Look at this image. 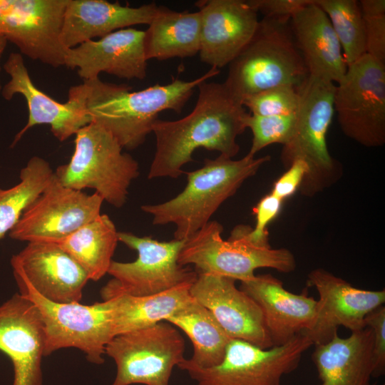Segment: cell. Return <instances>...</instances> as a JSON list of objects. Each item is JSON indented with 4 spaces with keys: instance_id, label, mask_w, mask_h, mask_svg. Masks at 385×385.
Wrapping results in <instances>:
<instances>
[{
    "instance_id": "1",
    "label": "cell",
    "mask_w": 385,
    "mask_h": 385,
    "mask_svg": "<svg viewBox=\"0 0 385 385\" xmlns=\"http://www.w3.org/2000/svg\"><path fill=\"white\" fill-rule=\"evenodd\" d=\"M197 88V99L188 115L176 120L158 119L153 123L156 149L149 179L178 178L200 148L230 158L239 153L236 140L246 129L248 114L242 103L224 83L206 81Z\"/></svg>"
},
{
    "instance_id": "2",
    "label": "cell",
    "mask_w": 385,
    "mask_h": 385,
    "mask_svg": "<svg viewBox=\"0 0 385 385\" xmlns=\"http://www.w3.org/2000/svg\"><path fill=\"white\" fill-rule=\"evenodd\" d=\"M220 69L211 67L192 81L173 78L165 85L156 83L138 91L125 84L104 82L99 78L76 85L91 122L108 130L123 149L141 145L152 132L160 113L172 110L180 113L195 88L217 76Z\"/></svg>"
},
{
    "instance_id": "3",
    "label": "cell",
    "mask_w": 385,
    "mask_h": 385,
    "mask_svg": "<svg viewBox=\"0 0 385 385\" xmlns=\"http://www.w3.org/2000/svg\"><path fill=\"white\" fill-rule=\"evenodd\" d=\"M270 160V155L255 158L248 153L239 160L221 155L206 158L202 167L185 173L187 185L180 194L162 203L142 205L141 210L153 217L155 225L175 224L174 239L186 240Z\"/></svg>"
},
{
    "instance_id": "4",
    "label": "cell",
    "mask_w": 385,
    "mask_h": 385,
    "mask_svg": "<svg viewBox=\"0 0 385 385\" xmlns=\"http://www.w3.org/2000/svg\"><path fill=\"white\" fill-rule=\"evenodd\" d=\"M336 84L308 75L297 87L299 105L289 141L282 145L280 160L287 169L293 162L306 163L308 172L299 191L312 197L330 188L342 176L341 164L333 158L327 143L334 109Z\"/></svg>"
},
{
    "instance_id": "5",
    "label": "cell",
    "mask_w": 385,
    "mask_h": 385,
    "mask_svg": "<svg viewBox=\"0 0 385 385\" xmlns=\"http://www.w3.org/2000/svg\"><path fill=\"white\" fill-rule=\"evenodd\" d=\"M289 21L263 17L252 38L228 65L223 83L241 103L274 87H297L308 76Z\"/></svg>"
},
{
    "instance_id": "6",
    "label": "cell",
    "mask_w": 385,
    "mask_h": 385,
    "mask_svg": "<svg viewBox=\"0 0 385 385\" xmlns=\"http://www.w3.org/2000/svg\"><path fill=\"white\" fill-rule=\"evenodd\" d=\"M74 151L67 164L54 171L66 187L93 189L110 205H125L131 182L139 175L138 162L104 128L91 122L75 134Z\"/></svg>"
},
{
    "instance_id": "7",
    "label": "cell",
    "mask_w": 385,
    "mask_h": 385,
    "mask_svg": "<svg viewBox=\"0 0 385 385\" xmlns=\"http://www.w3.org/2000/svg\"><path fill=\"white\" fill-rule=\"evenodd\" d=\"M247 226H236L228 240H224L222 225L210 220L185 241L178 262L182 266L193 265L197 273L217 274L240 282L252 279L255 271L260 268L282 273L294 271L297 262L289 250L251 244L245 237Z\"/></svg>"
},
{
    "instance_id": "8",
    "label": "cell",
    "mask_w": 385,
    "mask_h": 385,
    "mask_svg": "<svg viewBox=\"0 0 385 385\" xmlns=\"http://www.w3.org/2000/svg\"><path fill=\"white\" fill-rule=\"evenodd\" d=\"M20 294L38 309L45 333L44 356L63 348L82 351L90 362L102 364L108 342L114 337L111 300L91 305L56 303L39 294L23 277L14 274Z\"/></svg>"
},
{
    "instance_id": "9",
    "label": "cell",
    "mask_w": 385,
    "mask_h": 385,
    "mask_svg": "<svg viewBox=\"0 0 385 385\" xmlns=\"http://www.w3.org/2000/svg\"><path fill=\"white\" fill-rule=\"evenodd\" d=\"M118 238L135 250L138 257L130 262L112 261L108 274L113 278L101 289L103 300L122 294L153 295L196 279V272L178 262L185 240L160 242L127 232H118Z\"/></svg>"
},
{
    "instance_id": "10",
    "label": "cell",
    "mask_w": 385,
    "mask_h": 385,
    "mask_svg": "<svg viewBox=\"0 0 385 385\" xmlns=\"http://www.w3.org/2000/svg\"><path fill=\"white\" fill-rule=\"evenodd\" d=\"M334 109L343 133L366 148L385 143V64L365 53L337 83Z\"/></svg>"
},
{
    "instance_id": "11",
    "label": "cell",
    "mask_w": 385,
    "mask_h": 385,
    "mask_svg": "<svg viewBox=\"0 0 385 385\" xmlns=\"http://www.w3.org/2000/svg\"><path fill=\"white\" fill-rule=\"evenodd\" d=\"M184 351L183 337L166 321L116 335L105 349L116 365L111 385H169L173 368L185 359Z\"/></svg>"
},
{
    "instance_id": "12",
    "label": "cell",
    "mask_w": 385,
    "mask_h": 385,
    "mask_svg": "<svg viewBox=\"0 0 385 385\" xmlns=\"http://www.w3.org/2000/svg\"><path fill=\"white\" fill-rule=\"evenodd\" d=\"M312 345L303 334L269 349L232 339L217 366L183 371L197 381L195 385H282V376L298 367L303 354Z\"/></svg>"
},
{
    "instance_id": "13",
    "label": "cell",
    "mask_w": 385,
    "mask_h": 385,
    "mask_svg": "<svg viewBox=\"0 0 385 385\" xmlns=\"http://www.w3.org/2000/svg\"><path fill=\"white\" fill-rule=\"evenodd\" d=\"M103 198L62 185L55 175L9 232L14 240L58 244L101 215Z\"/></svg>"
},
{
    "instance_id": "14",
    "label": "cell",
    "mask_w": 385,
    "mask_h": 385,
    "mask_svg": "<svg viewBox=\"0 0 385 385\" xmlns=\"http://www.w3.org/2000/svg\"><path fill=\"white\" fill-rule=\"evenodd\" d=\"M67 1L0 0V36L32 60L64 66L60 36Z\"/></svg>"
},
{
    "instance_id": "15",
    "label": "cell",
    "mask_w": 385,
    "mask_h": 385,
    "mask_svg": "<svg viewBox=\"0 0 385 385\" xmlns=\"http://www.w3.org/2000/svg\"><path fill=\"white\" fill-rule=\"evenodd\" d=\"M307 282L319 294L313 323L302 333L313 345L330 341L341 326L351 332L365 328V317L385 302L384 289L356 288L323 268L312 270Z\"/></svg>"
},
{
    "instance_id": "16",
    "label": "cell",
    "mask_w": 385,
    "mask_h": 385,
    "mask_svg": "<svg viewBox=\"0 0 385 385\" xmlns=\"http://www.w3.org/2000/svg\"><path fill=\"white\" fill-rule=\"evenodd\" d=\"M3 68L10 76V80L3 86L1 96L11 101L16 94L23 96L29 111L28 121L16 135L11 147L35 125H49L53 135L58 140L64 141L91 123L86 112L83 99L76 86L69 88L68 101L62 103L34 85L21 53H11Z\"/></svg>"
},
{
    "instance_id": "17",
    "label": "cell",
    "mask_w": 385,
    "mask_h": 385,
    "mask_svg": "<svg viewBox=\"0 0 385 385\" xmlns=\"http://www.w3.org/2000/svg\"><path fill=\"white\" fill-rule=\"evenodd\" d=\"M197 274L190 289L191 296L212 313L232 339L262 349L273 346L260 306L236 287V280L217 274Z\"/></svg>"
},
{
    "instance_id": "18",
    "label": "cell",
    "mask_w": 385,
    "mask_h": 385,
    "mask_svg": "<svg viewBox=\"0 0 385 385\" xmlns=\"http://www.w3.org/2000/svg\"><path fill=\"white\" fill-rule=\"evenodd\" d=\"M43 324L36 306L20 294L0 305V351L11 360L13 385H43Z\"/></svg>"
},
{
    "instance_id": "19",
    "label": "cell",
    "mask_w": 385,
    "mask_h": 385,
    "mask_svg": "<svg viewBox=\"0 0 385 385\" xmlns=\"http://www.w3.org/2000/svg\"><path fill=\"white\" fill-rule=\"evenodd\" d=\"M195 4L201 19V61L218 69L228 66L253 36L260 21L257 11L244 0H201Z\"/></svg>"
},
{
    "instance_id": "20",
    "label": "cell",
    "mask_w": 385,
    "mask_h": 385,
    "mask_svg": "<svg viewBox=\"0 0 385 385\" xmlns=\"http://www.w3.org/2000/svg\"><path fill=\"white\" fill-rule=\"evenodd\" d=\"M11 265L14 274L25 278L39 294L56 303L79 302L89 280L57 243L28 242L12 256Z\"/></svg>"
},
{
    "instance_id": "21",
    "label": "cell",
    "mask_w": 385,
    "mask_h": 385,
    "mask_svg": "<svg viewBox=\"0 0 385 385\" xmlns=\"http://www.w3.org/2000/svg\"><path fill=\"white\" fill-rule=\"evenodd\" d=\"M144 31L125 28L98 40H90L66 48L64 66L77 68L83 81L99 78L106 73L120 78L142 80L147 75Z\"/></svg>"
},
{
    "instance_id": "22",
    "label": "cell",
    "mask_w": 385,
    "mask_h": 385,
    "mask_svg": "<svg viewBox=\"0 0 385 385\" xmlns=\"http://www.w3.org/2000/svg\"><path fill=\"white\" fill-rule=\"evenodd\" d=\"M240 289L260 306L273 346L286 344L313 323L317 300L308 295L307 289L300 294L292 293L270 274L241 282Z\"/></svg>"
},
{
    "instance_id": "23",
    "label": "cell",
    "mask_w": 385,
    "mask_h": 385,
    "mask_svg": "<svg viewBox=\"0 0 385 385\" xmlns=\"http://www.w3.org/2000/svg\"><path fill=\"white\" fill-rule=\"evenodd\" d=\"M158 8L151 2L138 7L105 0H68L61 31L65 48L138 24L149 25Z\"/></svg>"
},
{
    "instance_id": "24",
    "label": "cell",
    "mask_w": 385,
    "mask_h": 385,
    "mask_svg": "<svg viewBox=\"0 0 385 385\" xmlns=\"http://www.w3.org/2000/svg\"><path fill=\"white\" fill-rule=\"evenodd\" d=\"M289 23L308 75L337 83L347 65L327 14L312 0L292 16Z\"/></svg>"
},
{
    "instance_id": "25",
    "label": "cell",
    "mask_w": 385,
    "mask_h": 385,
    "mask_svg": "<svg viewBox=\"0 0 385 385\" xmlns=\"http://www.w3.org/2000/svg\"><path fill=\"white\" fill-rule=\"evenodd\" d=\"M371 328L351 332L347 338L338 333L327 343L314 345L312 359L321 385H370L374 363Z\"/></svg>"
},
{
    "instance_id": "26",
    "label": "cell",
    "mask_w": 385,
    "mask_h": 385,
    "mask_svg": "<svg viewBox=\"0 0 385 385\" xmlns=\"http://www.w3.org/2000/svg\"><path fill=\"white\" fill-rule=\"evenodd\" d=\"M201 19L200 12H178L158 6L144 31V51L147 61H165L192 57L199 53Z\"/></svg>"
},
{
    "instance_id": "27",
    "label": "cell",
    "mask_w": 385,
    "mask_h": 385,
    "mask_svg": "<svg viewBox=\"0 0 385 385\" xmlns=\"http://www.w3.org/2000/svg\"><path fill=\"white\" fill-rule=\"evenodd\" d=\"M166 322L184 332L193 346L192 357L179 364V369H208L222 362L232 338L212 313L194 298Z\"/></svg>"
},
{
    "instance_id": "28",
    "label": "cell",
    "mask_w": 385,
    "mask_h": 385,
    "mask_svg": "<svg viewBox=\"0 0 385 385\" xmlns=\"http://www.w3.org/2000/svg\"><path fill=\"white\" fill-rule=\"evenodd\" d=\"M191 285L181 284L149 296L122 294L109 299L113 336L166 321L193 299L190 292Z\"/></svg>"
},
{
    "instance_id": "29",
    "label": "cell",
    "mask_w": 385,
    "mask_h": 385,
    "mask_svg": "<svg viewBox=\"0 0 385 385\" xmlns=\"http://www.w3.org/2000/svg\"><path fill=\"white\" fill-rule=\"evenodd\" d=\"M118 231L106 214H101L58 245L85 271L89 280L108 273L118 241Z\"/></svg>"
},
{
    "instance_id": "30",
    "label": "cell",
    "mask_w": 385,
    "mask_h": 385,
    "mask_svg": "<svg viewBox=\"0 0 385 385\" xmlns=\"http://www.w3.org/2000/svg\"><path fill=\"white\" fill-rule=\"evenodd\" d=\"M54 175L50 163L34 156L20 171V182L0 188V239L16 225L23 212L46 188Z\"/></svg>"
},
{
    "instance_id": "31",
    "label": "cell",
    "mask_w": 385,
    "mask_h": 385,
    "mask_svg": "<svg viewBox=\"0 0 385 385\" xmlns=\"http://www.w3.org/2000/svg\"><path fill=\"white\" fill-rule=\"evenodd\" d=\"M328 16L346 65L366 53L364 19L356 0H314Z\"/></svg>"
},
{
    "instance_id": "32",
    "label": "cell",
    "mask_w": 385,
    "mask_h": 385,
    "mask_svg": "<svg viewBox=\"0 0 385 385\" xmlns=\"http://www.w3.org/2000/svg\"><path fill=\"white\" fill-rule=\"evenodd\" d=\"M295 114L262 116L248 113L245 126L252 133V141L247 153L255 156L260 150L272 144H287L294 133Z\"/></svg>"
},
{
    "instance_id": "33",
    "label": "cell",
    "mask_w": 385,
    "mask_h": 385,
    "mask_svg": "<svg viewBox=\"0 0 385 385\" xmlns=\"http://www.w3.org/2000/svg\"><path fill=\"white\" fill-rule=\"evenodd\" d=\"M242 103L252 115H292L298 108L299 94L297 87L280 86L250 96L245 98Z\"/></svg>"
},
{
    "instance_id": "34",
    "label": "cell",
    "mask_w": 385,
    "mask_h": 385,
    "mask_svg": "<svg viewBox=\"0 0 385 385\" xmlns=\"http://www.w3.org/2000/svg\"><path fill=\"white\" fill-rule=\"evenodd\" d=\"M282 200L272 194L266 195L253 207L256 217L254 228L247 226L245 237L252 245L257 247H270L267 226L280 212Z\"/></svg>"
},
{
    "instance_id": "35",
    "label": "cell",
    "mask_w": 385,
    "mask_h": 385,
    "mask_svg": "<svg viewBox=\"0 0 385 385\" xmlns=\"http://www.w3.org/2000/svg\"><path fill=\"white\" fill-rule=\"evenodd\" d=\"M364 324L373 332L374 368L372 377L377 378L385 372V307L381 305L369 312L364 318Z\"/></svg>"
},
{
    "instance_id": "36",
    "label": "cell",
    "mask_w": 385,
    "mask_h": 385,
    "mask_svg": "<svg viewBox=\"0 0 385 385\" xmlns=\"http://www.w3.org/2000/svg\"><path fill=\"white\" fill-rule=\"evenodd\" d=\"M249 4L264 17L290 20L292 16L312 0H247Z\"/></svg>"
},
{
    "instance_id": "37",
    "label": "cell",
    "mask_w": 385,
    "mask_h": 385,
    "mask_svg": "<svg viewBox=\"0 0 385 385\" xmlns=\"http://www.w3.org/2000/svg\"><path fill=\"white\" fill-rule=\"evenodd\" d=\"M366 53L381 62L385 61V14L364 16Z\"/></svg>"
},
{
    "instance_id": "38",
    "label": "cell",
    "mask_w": 385,
    "mask_h": 385,
    "mask_svg": "<svg viewBox=\"0 0 385 385\" xmlns=\"http://www.w3.org/2000/svg\"><path fill=\"white\" fill-rule=\"evenodd\" d=\"M308 172L304 162L297 160L286 169V171L274 182L271 193L282 200L292 196L299 190Z\"/></svg>"
},
{
    "instance_id": "39",
    "label": "cell",
    "mask_w": 385,
    "mask_h": 385,
    "mask_svg": "<svg viewBox=\"0 0 385 385\" xmlns=\"http://www.w3.org/2000/svg\"><path fill=\"white\" fill-rule=\"evenodd\" d=\"M359 3L364 16L385 14L384 0H361Z\"/></svg>"
},
{
    "instance_id": "40",
    "label": "cell",
    "mask_w": 385,
    "mask_h": 385,
    "mask_svg": "<svg viewBox=\"0 0 385 385\" xmlns=\"http://www.w3.org/2000/svg\"><path fill=\"white\" fill-rule=\"evenodd\" d=\"M7 41L5 38L2 37V36H0V61H1V58L2 57V55L5 51V48H6V46L7 45ZM1 64H0V72H1ZM2 87L3 86L1 85V80H0V94H1V89H2Z\"/></svg>"
},
{
    "instance_id": "41",
    "label": "cell",
    "mask_w": 385,
    "mask_h": 385,
    "mask_svg": "<svg viewBox=\"0 0 385 385\" xmlns=\"http://www.w3.org/2000/svg\"><path fill=\"white\" fill-rule=\"evenodd\" d=\"M370 385H376V383H374V384H370Z\"/></svg>"
}]
</instances>
